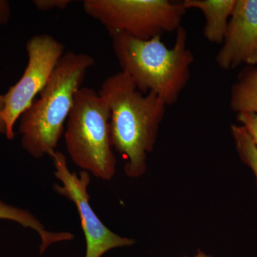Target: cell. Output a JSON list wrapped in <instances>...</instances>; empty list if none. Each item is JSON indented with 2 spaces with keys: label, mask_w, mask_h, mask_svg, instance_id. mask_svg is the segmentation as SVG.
<instances>
[{
  "label": "cell",
  "mask_w": 257,
  "mask_h": 257,
  "mask_svg": "<svg viewBox=\"0 0 257 257\" xmlns=\"http://www.w3.org/2000/svg\"><path fill=\"white\" fill-rule=\"evenodd\" d=\"M237 119L245 128L257 149V114L241 112L237 114Z\"/></svg>",
  "instance_id": "obj_13"
},
{
  "label": "cell",
  "mask_w": 257,
  "mask_h": 257,
  "mask_svg": "<svg viewBox=\"0 0 257 257\" xmlns=\"http://www.w3.org/2000/svg\"><path fill=\"white\" fill-rule=\"evenodd\" d=\"M7 128L4 120L0 117V135H4L6 136Z\"/></svg>",
  "instance_id": "obj_17"
},
{
  "label": "cell",
  "mask_w": 257,
  "mask_h": 257,
  "mask_svg": "<svg viewBox=\"0 0 257 257\" xmlns=\"http://www.w3.org/2000/svg\"><path fill=\"white\" fill-rule=\"evenodd\" d=\"M98 93L110 109L111 144L124 157L125 173L140 177L167 106L155 93L140 92L122 72L108 77Z\"/></svg>",
  "instance_id": "obj_1"
},
{
  "label": "cell",
  "mask_w": 257,
  "mask_h": 257,
  "mask_svg": "<svg viewBox=\"0 0 257 257\" xmlns=\"http://www.w3.org/2000/svg\"><path fill=\"white\" fill-rule=\"evenodd\" d=\"M231 130L236 151L243 163L247 165L254 174L257 185L256 147L246 130L241 125L232 124Z\"/></svg>",
  "instance_id": "obj_12"
},
{
  "label": "cell",
  "mask_w": 257,
  "mask_h": 257,
  "mask_svg": "<svg viewBox=\"0 0 257 257\" xmlns=\"http://www.w3.org/2000/svg\"><path fill=\"white\" fill-rule=\"evenodd\" d=\"M0 219L15 221L24 227L30 228L41 238L40 252L41 254L52 243L60 241H71L74 239L73 234L69 232H54L46 229L43 224L31 212L26 209L10 205L0 200Z\"/></svg>",
  "instance_id": "obj_10"
},
{
  "label": "cell",
  "mask_w": 257,
  "mask_h": 257,
  "mask_svg": "<svg viewBox=\"0 0 257 257\" xmlns=\"http://www.w3.org/2000/svg\"><path fill=\"white\" fill-rule=\"evenodd\" d=\"M236 0H184L186 10L202 12L205 19L204 36L211 43L221 45Z\"/></svg>",
  "instance_id": "obj_9"
},
{
  "label": "cell",
  "mask_w": 257,
  "mask_h": 257,
  "mask_svg": "<svg viewBox=\"0 0 257 257\" xmlns=\"http://www.w3.org/2000/svg\"><path fill=\"white\" fill-rule=\"evenodd\" d=\"M11 6L8 0H0V26L9 23L11 18Z\"/></svg>",
  "instance_id": "obj_15"
},
{
  "label": "cell",
  "mask_w": 257,
  "mask_h": 257,
  "mask_svg": "<svg viewBox=\"0 0 257 257\" xmlns=\"http://www.w3.org/2000/svg\"><path fill=\"white\" fill-rule=\"evenodd\" d=\"M246 64H247L248 65L257 66V50L255 52V53L250 57L249 60H248L247 63Z\"/></svg>",
  "instance_id": "obj_16"
},
{
  "label": "cell",
  "mask_w": 257,
  "mask_h": 257,
  "mask_svg": "<svg viewBox=\"0 0 257 257\" xmlns=\"http://www.w3.org/2000/svg\"><path fill=\"white\" fill-rule=\"evenodd\" d=\"M5 108V94H0V114L3 113Z\"/></svg>",
  "instance_id": "obj_18"
},
{
  "label": "cell",
  "mask_w": 257,
  "mask_h": 257,
  "mask_svg": "<svg viewBox=\"0 0 257 257\" xmlns=\"http://www.w3.org/2000/svg\"><path fill=\"white\" fill-rule=\"evenodd\" d=\"M52 158L55 166L54 174L61 182L54 184V190L73 202L77 207L86 240L85 257H101L112 248L133 245L135 240L115 234L93 210L88 193L90 174L84 170L79 175L70 172L67 157L62 152L56 151Z\"/></svg>",
  "instance_id": "obj_7"
},
{
  "label": "cell",
  "mask_w": 257,
  "mask_h": 257,
  "mask_svg": "<svg viewBox=\"0 0 257 257\" xmlns=\"http://www.w3.org/2000/svg\"><path fill=\"white\" fill-rule=\"evenodd\" d=\"M64 45L47 34L37 35L26 43L28 62L23 76L5 94V108L0 117L6 124V138H15V123L31 105L50 80L64 55Z\"/></svg>",
  "instance_id": "obj_6"
},
{
  "label": "cell",
  "mask_w": 257,
  "mask_h": 257,
  "mask_svg": "<svg viewBox=\"0 0 257 257\" xmlns=\"http://www.w3.org/2000/svg\"><path fill=\"white\" fill-rule=\"evenodd\" d=\"M112 49L121 72L126 74L140 92L155 93L170 106L179 100L190 79L194 55L187 47V32L183 26L176 32L173 47L162 36L141 40L118 34L111 37Z\"/></svg>",
  "instance_id": "obj_2"
},
{
  "label": "cell",
  "mask_w": 257,
  "mask_h": 257,
  "mask_svg": "<svg viewBox=\"0 0 257 257\" xmlns=\"http://www.w3.org/2000/svg\"><path fill=\"white\" fill-rule=\"evenodd\" d=\"M111 111L99 93L81 87L66 122L64 140L72 162L94 177L109 181L116 172L112 151Z\"/></svg>",
  "instance_id": "obj_4"
},
{
  "label": "cell",
  "mask_w": 257,
  "mask_h": 257,
  "mask_svg": "<svg viewBox=\"0 0 257 257\" xmlns=\"http://www.w3.org/2000/svg\"><path fill=\"white\" fill-rule=\"evenodd\" d=\"M256 50L257 0H236L216 62L224 70L234 69Z\"/></svg>",
  "instance_id": "obj_8"
},
{
  "label": "cell",
  "mask_w": 257,
  "mask_h": 257,
  "mask_svg": "<svg viewBox=\"0 0 257 257\" xmlns=\"http://www.w3.org/2000/svg\"><path fill=\"white\" fill-rule=\"evenodd\" d=\"M72 0H34L33 4L37 10L42 12L52 10H64L72 4Z\"/></svg>",
  "instance_id": "obj_14"
},
{
  "label": "cell",
  "mask_w": 257,
  "mask_h": 257,
  "mask_svg": "<svg viewBox=\"0 0 257 257\" xmlns=\"http://www.w3.org/2000/svg\"><path fill=\"white\" fill-rule=\"evenodd\" d=\"M184 257H189V256H184ZM192 257H212L211 256H209V255L206 254V253H203L202 251H198L197 254L196 256Z\"/></svg>",
  "instance_id": "obj_19"
},
{
  "label": "cell",
  "mask_w": 257,
  "mask_h": 257,
  "mask_svg": "<svg viewBox=\"0 0 257 257\" xmlns=\"http://www.w3.org/2000/svg\"><path fill=\"white\" fill-rule=\"evenodd\" d=\"M82 8L111 37L126 34L141 40L177 32L187 12L182 2L170 0H84Z\"/></svg>",
  "instance_id": "obj_5"
},
{
  "label": "cell",
  "mask_w": 257,
  "mask_h": 257,
  "mask_svg": "<svg viewBox=\"0 0 257 257\" xmlns=\"http://www.w3.org/2000/svg\"><path fill=\"white\" fill-rule=\"evenodd\" d=\"M94 64V57L88 54L65 52L40 97L20 116L22 147L34 158L55 155L76 93Z\"/></svg>",
  "instance_id": "obj_3"
},
{
  "label": "cell",
  "mask_w": 257,
  "mask_h": 257,
  "mask_svg": "<svg viewBox=\"0 0 257 257\" xmlns=\"http://www.w3.org/2000/svg\"><path fill=\"white\" fill-rule=\"evenodd\" d=\"M230 107L234 112L257 114V66L248 65L232 86Z\"/></svg>",
  "instance_id": "obj_11"
}]
</instances>
